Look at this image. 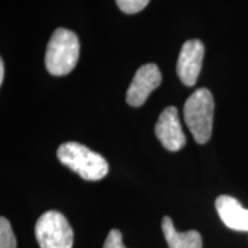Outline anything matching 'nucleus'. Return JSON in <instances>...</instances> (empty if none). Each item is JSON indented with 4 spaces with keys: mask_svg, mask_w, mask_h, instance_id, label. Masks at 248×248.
<instances>
[{
    "mask_svg": "<svg viewBox=\"0 0 248 248\" xmlns=\"http://www.w3.org/2000/svg\"><path fill=\"white\" fill-rule=\"evenodd\" d=\"M58 159L85 181H100L108 173V162L102 155L75 141L63 142L58 148Z\"/></svg>",
    "mask_w": 248,
    "mask_h": 248,
    "instance_id": "f257e3e1",
    "label": "nucleus"
},
{
    "mask_svg": "<svg viewBox=\"0 0 248 248\" xmlns=\"http://www.w3.org/2000/svg\"><path fill=\"white\" fill-rule=\"evenodd\" d=\"M79 58V42L73 31L59 28L49 38L45 54L46 69L54 76L69 74Z\"/></svg>",
    "mask_w": 248,
    "mask_h": 248,
    "instance_id": "f03ea898",
    "label": "nucleus"
},
{
    "mask_svg": "<svg viewBox=\"0 0 248 248\" xmlns=\"http://www.w3.org/2000/svg\"><path fill=\"white\" fill-rule=\"evenodd\" d=\"M214 108L213 94L206 88L195 90L185 102V123L198 144H206L212 137Z\"/></svg>",
    "mask_w": 248,
    "mask_h": 248,
    "instance_id": "7ed1b4c3",
    "label": "nucleus"
},
{
    "mask_svg": "<svg viewBox=\"0 0 248 248\" xmlns=\"http://www.w3.org/2000/svg\"><path fill=\"white\" fill-rule=\"evenodd\" d=\"M35 235L40 248H73V229L57 210H48L37 219Z\"/></svg>",
    "mask_w": 248,
    "mask_h": 248,
    "instance_id": "20e7f679",
    "label": "nucleus"
},
{
    "mask_svg": "<svg viewBox=\"0 0 248 248\" xmlns=\"http://www.w3.org/2000/svg\"><path fill=\"white\" fill-rule=\"evenodd\" d=\"M162 82L159 67L154 63L141 66L133 76L131 84L126 91V102L132 107H140L150 94L157 89Z\"/></svg>",
    "mask_w": 248,
    "mask_h": 248,
    "instance_id": "39448f33",
    "label": "nucleus"
},
{
    "mask_svg": "<svg viewBox=\"0 0 248 248\" xmlns=\"http://www.w3.org/2000/svg\"><path fill=\"white\" fill-rule=\"evenodd\" d=\"M155 135L162 146L170 152L182 150L186 144V137L183 132L178 110L175 106L164 108L155 124Z\"/></svg>",
    "mask_w": 248,
    "mask_h": 248,
    "instance_id": "423d86ee",
    "label": "nucleus"
},
{
    "mask_svg": "<svg viewBox=\"0 0 248 248\" xmlns=\"http://www.w3.org/2000/svg\"><path fill=\"white\" fill-rule=\"evenodd\" d=\"M204 46L199 39H191L182 46L177 61V75L183 84L193 86L200 75Z\"/></svg>",
    "mask_w": 248,
    "mask_h": 248,
    "instance_id": "0eeeda50",
    "label": "nucleus"
},
{
    "mask_svg": "<svg viewBox=\"0 0 248 248\" xmlns=\"http://www.w3.org/2000/svg\"><path fill=\"white\" fill-rule=\"evenodd\" d=\"M215 207L222 222L234 231H248V209L230 195H219Z\"/></svg>",
    "mask_w": 248,
    "mask_h": 248,
    "instance_id": "6e6552de",
    "label": "nucleus"
},
{
    "mask_svg": "<svg viewBox=\"0 0 248 248\" xmlns=\"http://www.w3.org/2000/svg\"><path fill=\"white\" fill-rule=\"evenodd\" d=\"M161 228L169 248H202V238L199 232L195 230L178 232L168 216L163 217Z\"/></svg>",
    "mask_w": 248,
    "mask_h": 248,
    "instance_id": "1a4fd4ad",
    "label": "nucleus"
},
{
    "mask_svg": "<svg viewBox=\"0 0 248 248\" xmlns=\"http://www.w3.org/2000/svg\"><path fill=\"white\" fill-rule=\"evenodd\" d=\"M16 238L7 218H0V248H16Z\"/></svg>",
    "mask_w": 248,
    "mask_h": 248,
    "instance_id": "9d476101",
    "label": "nucleus"
},
{
    "mask_svg": "<svg viewBox=\"0 0 248 248\" xmlns=\"http://www.w3.org/2000/svg\"><path fill=\"white\" fill-rule=\"evenodd\" d=\"M150 2V0H116V4L123 13L136 14L142 11Z\"/></svg>",
    "mask_w": 248,
    "mask_h": 248,
    "instance_id": "9b49d317",
    "label": "nucleus"
},
{
    "mask_svg": "<svg viewBox=\"0 0 248 248\" xmlns=\"http://www.w3.org/2000/svg\"><path fill=\"white\" fill-rule=\"evenodd\" d=\"M104 248H125L122 241V233H121V231L116 230V229L110 230L104 244Z\"/></svg>",
    "mask_w": 248,
    "mask_h": 248,
    "instance_id": "f8f14e48",
    "label": "nucleus"
},
{
    "mask_svg": "<svg viewBox=\"0 0 248 248\" xmlns=\"http://www.w3.org/2000/svg\"><path fill=\"white\" fill-rule=\"evenodd\" d=\"M4 75H5L4 61H2V59H0V84H2V82H4Z\"/></svg>",
    "mask_w": 248,
    "mask_h": 248,
    "instance_id": "ddd939ff",
    "label": "nucleus"
}]
</instances>
